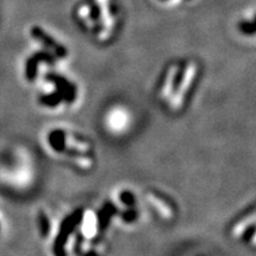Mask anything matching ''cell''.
<instances>
[{"label":"cell","mask_w":256,"mask_h":256,"mask_svg":"<svg viewBox=\"0 0 256 256\" xmlns=\"http://www.w3.org/2000/svg\"><path fill=\"white\" fill-rule=\"evenodd\" d=\"M120 16L116 0H81L75 8V20L98 40L114 34Z\"/></svg>","instance_id":"1"},{"label":"cell","mask_w":256,"mask_h":256,"mask_svg":"<svg viewBox=\"0 0 256 256\" xmlns=\"http://www.w3.org/2000/svg\"><path fill=\"white\" fill-rule=\"evenodd\" d=\"M31 159L22 147L0 151V188L8 192L25 191L32 183Z\"/></svg>","instance_id":"2"},{"label":"cell","mask_w":256,"mask_h":256,"mask_svg":"<svg viewBox=\"0 0 256 256\" xmlns=\"http://www.w3.org/2000/svg\"><path fill=\"white\" fill-rule=\"evenodd\" d=\"M5 226H6V220H5L4 211H2V206H0V238H2V234L5 232Z\"/></svg>","instance_id":"3"},{"label":"cell","mask_w":256,"mask_h":256,"mask_svg":"<svg viewBox=\"0 0 256 256\" xmlns=\"http://www.w3.org/2000/svg\"><path fill=\"white\" fill-rule=\"evenodd\" d=\"M156 2H162V4H177V2H188V0H156Z\"/></svg>","instance_id":"4"}]
</instances>
